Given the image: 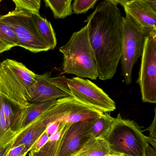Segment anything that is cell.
Returning <instances> with one entry per match:
<instances>
[{
  "mask_svg": "<svg viewBox=\"0 0 156 156\" xmlns=\"http://www.w3.org/2000/svg\"><path fill=\"white\" fill-rule=\"evenodd\" d=\"M122 18L117 6L111 0H105L100 2L85 21L98 78L103 81L115 76L121 59Z\"/></svg>",
  "mask_w": 156,
  "mask_h": 156,
  "instance_id": "obj_1",
  "label": "cell"
},
{
  "mask_svg": "<svg viewBox=\"0 0 156 156\" xmlns=\"http://www.w3.org/2000/svg\"><path fill=\"white\" fill-rule=\"evenodd\" d=\"M59 50L63 55L62 70L64 73L92 80L98 78L87 25L73 33L69 41Z\"/></svg>",
  "mask_w": 156,
  "mask_h": 156,
  "instance_id": "obj_2",
  "label": "cell"
},
{
  "mask_svg": "<svg viewBox=\"0 0 156 156\" xmlns=\"http://www.w3.org/2000/svg\"><path fill=\"white\" fill-rule=\"evenodd\" d=\"M36 76L22 63L6 59L0 64V94L20 108L26 107Z\"/></svg>",
  "mask_w": 156,
  "mask_h": 156,
  "instance_id": "obj_3",
  "label": "cell"
},
{
  "mask_svg": "<svg viewBox=\"0 0 156 156\" xmlns=\"http://www.w3.org/2000/svg\"><path fill=\"white\" fill-rule=\"evenodd\" d=\"M51 80L59 89L90 108L103 113L116 109L115 103L108 95L88 79L62 76L51 77Z\"/></svg>",
  "mask_w": 156,
  "mask_h": 156,
  "instance_id": "obj_4",
  "label": "cell"
},
{
  "mask_svg": "<svg viewBox=\"0 0 156 156\" xmlns=\"http://www.w3.org/2000/svg\"><path fill=\"white\" fill-rule=\"evenodd\" d=\"M114 155L144 156L147 136L133 120L123 119L120 114L104 138Z\"/></svg>",
  "mask_w": 156,
  "mask_h": 156,
  "instance_id": "obj_5",
  "label": "cell"
},
{
  "mask_svg": "<svg viewBox=\"0 0 156 156\" xmlns=\"http://www.w3.org/2000/svg\"><path fill=\"white\" fill-rule=\"evenodd\" d=\"M122 18V75L126 84H130L133 66L142 55L145 38L151 32L140 28L127 14Z\"/></svg>",
  "mask_w": 156,
  "mask_h": 156,
  "instance_id": "obj_6",
  "label": "cell"
},
{
  "mask_svg": "<svg viewBox=\"0 0 156 156\" xmlns=\"http://www.w3.org/2000/svg\"><path fill=\"white\" fill-rule=\"evenodd\" d=\"M0 19L14 30L18 46L34 53L51 50L40 35L32 14L13 10L1 16Z\"/></svg>",
  "mask_w": 156,
  "mask_h": 156,
  "instance_id": "obj_7",
  "label": "cell"
},
{
  "mask_svg": "<svg viewBox=\"0 0 156 156\" xmlns=\"http://www.w3.org/2000/svg\"><path fill=\"white\" fill-rule=\"evenodd\" d=\"M102 114L69 96L55 101L42 114V116L49 125L55 122L74 124L79 121H90Z\"/></svg>",
  "mask_w": 156,
  "mask_h": 156,
  "instance_id": "obj_8",
  "label": "cell"
},
{
  "mask_svg": "<svg viewBox=\"0 0 156 156\" xmlns=\"http://www.w3.org/2000/svg\"><path fill=\"white\" fill-rule=\"evenodd\" d=\"M136 83L140 87L143 102L156 104V31L151 32L145 38Z\"/></svg>",
  "mask_w": 156,
  "mask_h": 156,
  "instance_id": "obj_9",
  "label": "cell"
},
{
  "mask_svg": "<svg viewBox=\"0 0 156 156\" xmlns=\"http://www.w3.org/2000/svg\"><path fill=\"white\" fill-rule=\"evenodd\" d=\"M92 120L79 121L69 127L63 136L56 156H72L80 150L90 139L87 132Z\"/></svg>",
  "mask_w": 156,
  "mask_h": 156,
  "instance_id": "obj_10",
  "label": "cell"
},
{
  "mask_svg": "<svg viewBox=\"0 0 156 156\" xmlns=\"http://www.w3.org/2000/svg\"><path fill=\"white\" fill-rule=\"evenodd\" d=\"M51 74L50 72H46L43 74H37L32 91L30 103L55 101L60 98L70 96L54 84L51 80Z\"/></svg>",
  "mask_w": 156,
  "mask_h": 156,
  "instance_id": "obj_11",
  "label": "cell"
},
{
  "mask_svg": "<svg viewBox=\"0 0 156 156\" xmlns=\"http://www.w3.org/2000/svg\"><path fill=\"white\" fill-rule=\"evenodd\" d=\"M127 14L140 28L148 31H156V14L152 12L143 0H130L123 6Z\"/></svg>",
  "mask_w": 156,
  "mask_h": 156,
  "instance_id": "obj_12",
  "label": "cell"
},
{
  "mask_svg": "<svg viewBox=\"0 0 156 156\" xmlns=\"http://www.w3.org/2000/svg\"><path fill=\"white\" fill-rule=\"evenodd\" d=\"M47 127L44 122L37 118L16 135L12 141V148L24 145L30 151L33 145L46 131Z\"/></svg>",
  "mask_w": 156,
  "mask_h": 156,
  "instance_id": "obj_13",
  "label": "cell"
},
{
  "mask_svg": "<svg viewBox=\"0 0 156 156\" xmlns=\"http://www.w3.org/2000/svg\"><path fill=\"white\" fill-rule=\"evenodd\" d=\"M54 101L30 103L28 106L24 108L22 110L18 119L16 129V135L24 129L27 126L35 121L52 105Z\"/></svg>",
  "mask_w": 156,
  "mask_h": 156,
  "instance_id": "obj_14",
  "label": "cell"
},
{
  "mask_svg": "<svg viewBox=\"0 0 156 156\" xmlns=\"http://www.w3.org/2000/svg\"><path fill=\"white\" fill-rule=\"evenodd\" d=\"M72 124L61 122L57 131L50 136L47 143L38 152H30L29 156H57L63 136Z\"/></svg>",
  "mask_w": 156,
  "mask_h": 156,
  "instance_id": "obj_15",
  "label": "cell"
},
{
  "mask_svg": "<svg viewBox=\"0 0 156 156\" xmlns=\"http://www.w3.org/2000/svg\"><path fill=\"white\" fill-rule=\"evenodd\" d=\"M113 155L104 138L90 139L72 156H109Z\"/></svg>",
  "mask_w": 156,
  "mask_h": 156,
  "instance_id": "obj_16",
  "label": "cell"
},
{
  "mask_svg": "<svg viewBox=\"0 0 156 156\" xmlns=\"http://www.w3.org/2000/svg\"><path fill=\"white\" fill-rule=\"evenodd\" d=\"M115 118L108 114H102L91 121L87 130L89 139L104 138L108 133Z\"/></svg>",
  "mask_w": 156,
  "mask_h": 156,
  "instance_id": "obj_17",
  "label": "cell"
},
{
  "mask_svg": "<svg viewBox=\"0 0 156 156\" xmlns=\"http://www.w3.org/2000/svg\"><path fill=\"white\" fill-rule=\"evenodd\" d=\"M32 16L41 37L51 50H53L56 47L57 40L51 23L47 19L43 18L40 13L32 14Z\"/></svg>",
  "mask_w": 156,
  "mask_h": 156,
  "instance_id": "obj_18",
  "label": "cell"
},
{
  "mask_svg": "<svg viewBox=\"0 0 156 156\" xmlns=\"http://www.w3.org/2000/svg\"><path fill=\"white\" fill-rule=\"evenodd\" d=\"M0 108L12 130L16 134L18 119L23 108L18 107L4 95L0 94Z\"/></svg>",
  "mask_w": 156,
  "mask_h": 156,
  "instance_id": "obj_19",
  "label": "cell"
},
{
  "mask_svg": "<svg viewBox=\"0 0 156 156\" xmlns=\"http://www.w3.org/2000/svg\"><path fill=\"white\" fill-rule=\"evenodd\" d=\"M44 2L55 19H64L73 13L72 0H44Z\"/></svg>",
  "mask_w": 156,
  "mask_h": 156,
  "instance_id": "obj_20",
  "label": "cell"
},
{
  "mask_svg": "<svg viewBox=\"0 0 156 156\" xmlns=\"http://www.w3.org/2000/svg\"><path fill=\"white\" fill-rule=\"evenodd\" d=\"M16 136L0 108V146L12 142Z\"/></svg>",
  "mask_w": 156,
  "mask_h": 156,
  "instance_id": "obj_21",
  "label": "cell"
},
{
  "mask_svg": "<svg viewBox=\"0 0 156 156\" xmlns=\"http://www.w3.org/2000/svg\"><path fill=\"white\" fill-rule=\"evenodd\" d=\"M0 41L11 48L18 46V41L14 30L0 19Z\"/></svg>",
  "mask_w": 156,
  "mask_h": 156,
  "instance_id": "obj_22",
  "label": "cell"
},
{
  "mask_svg": "<svg viewBox=\"0 0 156 156\" xmlns=\"http://www.w3.org/2000/svg\"><path fill=\"white\" fill-rule=\"evenodd\" d=\"M14 11L27 12L30 14L39 13L41 6V0H14Z\"/></svg>",
  "mask_w": 156,
  "mask_h": 156,
  "instance_id": "obj_23",
  "label": "cell"
},
{
  "mask_svg": "<svg viewBox=\"0 0 156 156\" xmlns=\"http://www.w3.org/2000/svg\"><path fill=\"white\" fill-rule=\"evenodd\" d=\"M97 0H75L72 5L73 13L76 14L85 13L94 8Z\"/></svg>",
  "mask_w": 156,
  "mask_h": 156,
  "instance_id": "obj_24",
  "label": "cell"
},
{
  "mask_svg": "<svg viewBox=\"0 0 156 156\" xmlns=\"http://www.w3.org/2000/svg\"><path fill=\"white\" fill-rule=\"evenodd\" d=\"M149 132V136H147V142L151 144L155 149H156V111L155 108L154 119L151 125L146 129Z\"/></svg>",
  "mask_w": 156,
  "mask_h": 156,
  "instance_id": "obj_25",
  "label": "cell"
},
{
  "mask_svg": "<svg viewBox=\"0 0 156 156\" xmlns=\"http://www.w3.org/2000/svg\"><path fill=\"white\" fill-rule=\"evenodd\" d=\"M49 137L50 136L46 130V131L41 136V137L37 140V141L33 145L30 152H38L41 149V148L47 143L49 140Z\"/></svg>",
  "mask_w": 156,
  "mask_h": 156,
  "instance_id": "obj_26",
  "label": "cell"
},
{
  "mask_svg": "<svg viewBox=\"0 0 156 156\" xmlns=\"http://www.w3.org/2000/svg\"><path fill=\"white\" fill-rule=\"evenodd\" d=\"M30 151L25 145H20L11 149L6 156H26Z\"/></svg>",
  "mask_w": 156,
  "mask_h": 156,
  "instance_id": "obj_27",
  "label": "cell"
},
{
  "mask_svg": "<svg viewBox=\"0 0 156 156\" xmlns=\"http://www.w3.org/2000/svg\"><path fill=\"white\" fill-rule=\"evenodd\" d=\"M12 142L6 145L0 146V156H6L10 150L12 148Z\"/></svg>",
  "mask_w": 156,
  "mask_h": 156,
  "instance_id": "obj_28",
  "label": "cell"
},
{
  "mask_svg": "<svg viewBox=\"0 0 156 156\" xmlns=\"http://www.w3.org/2000/svg\"><path fill=\"white\" fill-rule=\"evenodd\" d=\"M144 156H156V149L147 143L144 151Z\"/></svg>",
  "mask_w": 156,
  "mask_h": 156,
  "instance_id": "obj_29",
  "label": "cell"
},
{
  "mask_svg": "<svg viewBox=\"0 0 156 156\" xmlns=\"http://www.w3.org/2000/svg\"><path fill=\"white\" fill-rule=\"evenodd\" d=\"M145 4L154 14H156V1L143 0Z\"/></svg>",
  "mask_w": 156,
  "mask_h": 156,
  "instance_id": "obj_30",
  "label": "cell"
},
{
  "mask_svg": "<svg viewBox=\"0 0 156 156\" xmlns=\"http://www.w3.org/2000/svg\"><path fill=\"white\" fill-rule=\"evenodd\" d=\"M120 156V155H110V156Z\"/></svg>",
  "mask_w": 156,
  "mask_h": 156,
  "instance_id": "obj_31",
  "label": "cell"
},
{
  "mask_svg": "<svg viewBox=\"0 0 156 156\" xmlns=\"http://www.w3.org/2000/svg\"><path fill=\"white\" fill-rule=\"evenodd\" d=\"M120 156H125V155H120Z\"/></svg>",
  "mask_w": 156,
  "mask_h": 156,
  "instance_id": "obj_32",
  "label": "cell"
},
{
  "mask_svg": "<svg viewBox=\"0 0 156 156\" xmlns=\"http://www.w3.org/2000/svg\"><path fill=\"white\" fill-rule=\"evenodd\" d=\"M1 2V0H0V2Z\"/></svg>",
  "mask_w": 156,
  "mask_h": 156,
  "instance_id": "obj_33",
  "label": "cell"
},
{
  "mask_svg": "<svg viewBox=\"0 0 156 156\" xmlns=\"http://www.w3.org/2000/svg\"><path fill=\"white\" fill-rule=\"evenodd\" d=\"M0 64H1V62H0Z\"/></svg>",
  "mask_w": 156,
  "mask_h": 156,
  "instance_id": "obj_34",
  "label": "cell"
}]
</instances>
